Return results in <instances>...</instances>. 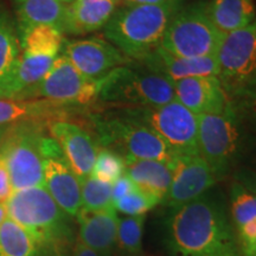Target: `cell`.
<instances>
[{
    "instance_id": "f546056e",
    "label": "cell",
    "mask_w": 256,
    "mask_h": 256,
    "mask_svg": "<svg viewBox=\"0 0 256 256\" xmlns=\"http://www.w3.org/2000/svg\"><path fill=\"white\" fill-rule=\"evenodd\" d=\"M234 230L238 232L246 224L256 220V196L241 184L234 183L230 192Z\"/></svg>"
},
{
    "instance_id": "4dcf8cb0",
    "label": "cell",
    "mask_w": 256,
    "mask_h": 256,
    "mask_svg": "<svg viewBox=\"0 0 256 256\" xmlns=\"http://www.w3.org/2000/svg\"><path fill=\"white\" fill-rule=\"evenodd\" d=\"M126 162L122 156L110 148H102L96 156L92 177L113 184L124 174Z\"/></svg>"
},
{
    "instance_id": "44dd1931",
    "label": "cell",
    "mask_w": 256,
    "mask_h": 256,
    "mask_svg": "<svg viewBox=\"0 0 256 256\" xmlns=\"http://www.w3.org/2000/svg\"><path fill=\"white\" fill-rule=\"evenodd\" d=\"M66 106L54 104L46 100H14L0 98V126L26 122H42L44 120H62Z\"/></svg>"
},
{
    "instance_id": "d590c367",
    "label": "cell",
    "mask_w": 256,
    "mask_h": 256,
    "mask_svg": "<svg viewBox=\"0 0 256 256\" xmlns=\"http://www.w3.org/2000/svg\"><path fill=\"white\" fill-rule=\"evenodd\" d=\"M69 256H106L104 254H101V252L94 250V249L87 247V246L82 244L81 242L76 243L75 246H74L72 252H70Z\"/></svg>"
},
{
    "instance_id": "4316f807",
    "label": "cell",
    "mask_w": 256,
    "mask_h": 256,
    "mask_svg": "<svg viewBox=\"0 0 256 256\" xmlns=\"http://www.w3.org/2000/svg\"><path fill=\"white\" fill-rule=\"evenodd\" d=\"M230 104L246 132L256 133V81L229 94Z\"/></svg>"
},
{
    "instance_id": "60d3db41",
    "label": "cell",
    "mask_w": 256,
    "mask_h": 256,
    "mask_svg": "<svg viewBox=\"0 0 256 256\" xmlns=\"http://www.w3.org/2000/svg\"><path fill=\"white\" fill-rule=\"evenodd\" d=\"M114 2H118V4H121V2H124V0H114Z\"/></svg>"
},
{
    "instance_id": "7c38bea8",
    "label": "cell",
    "mask_w": 256,
    "mask_h": 256,
    "mask_svg": "<svg viewBox=\"0 0 256 256\" xmlns=\"http://www.w3.org/2000/svg\"><path fill=\"white\" fill-rule=\"evenodd\" d=\"M42 152L44 156V186L64 212L76 217L82 209L81 180L70 168L62 150L52 138L44 136Z\"/></svg>"
},
{
    "instance_id": "e575fe53",
    "label": "cell",
    "mask_w": 256,
    "mask_h": 256,
    "mask_svg": "<svg viewBox=\"0 0 256 256\" xmlns=\"http://www.w3.org/2000/svg\"><path fill=\"white\" fill-rule=\"evenodd\" d=\"M235 182L247 188L249 192L256 196V171L250 168L238 170L235 174Z\"/></svg>"
},
{
    "instance_id": "2e32d148",
    "label": "cell",
    "mask_w": 256,
    "mask_h": 256,
    "mask_svg": "<svg viewBox=\"0 0 256 256\" xmlns=\"http://www.w3.org/2000/svg\"><path fill=\"white\" fill-rule=\"evenodd\" d=\"M176 100L196 115L220 114L230 107L228 92L215 76L174 82Z\"/></svg>"
},
{
    "instance_id": "1f68e13d",
    "label": "cell",
    "mask_w": 256,
    "mask_h": 256,
    "mask_svg": "<svg viewBox=\"0 0 256 256\" xmlns=\"http://www.w3.org/2000/svg\"><path fill=\"white\" fill-rule=\"evenodd\" d=\"M162 200L158 197L146 194L139 188L126 194L113 204L114 209L126 216L146 215L150 210L156 208Z\"/></svg>"
},
{
    "instance_id": "ba28073f",
    "label": "cell",
    "mask_w": 256,
    "mask_h": 256,
    "mask_svg": "<svg viewBox=\"0 0 256 256\" xmlns=\"http://www.w3.org/2000/svg\"><path fill=\"white\" fill-rule=\"evenodd\" d=\"M44 136L40 122H19L8 126L0 142V152L8 166L14 190L44 186Z\"/></svg>"
},
{
    "instance_id": "b9f144b4",
    "label": "cell",
    "mask_w": 256,
    "mask_h": 256,
    "mask_svg": "<svg viewBox=\"0 0 256 256\" xmlns=\"http://www.w3.org/2000/svg\"><path fill=\"white\" fill-rule=\"evenodd\" d=\"M122 256H139V255H130V254H128V255H122Z\"/></svg>"
},
{
    "instance_id": "7402d4cb",
    "label": "cell",
    "mask_w": 256,
    "mask_h": 256,
    "mask_svg": "<svg viewBox=\"0 0 256 256\" xmlns=\"http://www.w3.org/2000/svg\"><path fill=\"white\" fill-rule=\"evenodd\" d=\"M208 14L214 25L228 34L256 19L254 0H212L208 4Z\"/></svg>"
},
{
    "instance_id": "d4e9b609",
    "label": "cell",
    "mask_w": 256,
    "mask_h": 256,
    "mask_svg": "<svg viewBox=\"0 0 256 256\" xmlns=\"http://www.w3.org/2000/svg\"><path fill=\"white\" fill-rule=\"evenodd\" d=\"M20 54L17 25L8 11L0 8V92L14 72Z\"/></svg>"
},
{
    "instance_id": "836d02e7",
    "label": "cell",
    "mask_w": 256,
    "mask_h": 256,
    "mask_svg": "<svg viewBox=\"0 0 256 256\" xmlns=\"http://www.w3.org/2000/svg\"><path fill=\"white\" fill-rule=\"evenodd\" d=\"M14 192L5 159L0 152V203L5 204Z\"/></svg>"
},
{
    "instance_id": "7a4b0ae2",
    "label": "cell",
    "mask_w": 256,
    "mask_h": 256,
    "mask_svg": "<svg viewBox=\"0 0 256 256\" xmlns=\"http://www.w3.org/2000/svg\"><path fill=\"white\" fill-rule=\"evenodd\" d=\"M6 216L22 226L36 241L40 256H66L74 242L70 216L46 186L14 190L5 203Z\"/></svg>"
},
{
    "instance_id": "9c48e42d",
    "label": "cell",
    "mask_w": 256,
    "mask_h": 256,
    "mask_svg": "<svg viewBox=\"0 0 256 256\" xmlns=\"http://www.w3.org/2000/svg\"><path fill=\"white\" fill-rule=\"evenodd\" d=\"M121 113L151 128L176 156H198V115L172 100L162 106L120 108Z\"/></svg>"
},
{
    "instance_id": "e0dca14e",
    "label": "cell",
    "mask_w": 256,
    "mask_h": 256,
    "mask_svg": "<svg viewBox=\"0 0 256 256\" xmlns=\"http://www.w3.org/2000/svg\"><path fill=\"white\" fill-rule=\"evenodd\" d=\"M147 68L160 74L172 83L190 78H204L215 76L218 78L220 66L217 56L179 57L159 46L154 52L145 60H140Z\"/></svg>"
},
{
    "instance_id": "f1b7e54d",
    "label": "cell",
    "mask_w": 256,
    "mask_h": 256,
    "mask_svg": "<svg viewBox=\"0 0 256 256\" xmlns=\"http://www.w3.org/2000/svg\"><path fill=\"white\" fill-rule=\"evenodd\" d=\"M146 215L119 217L116 244L130 255H138L142 248V230Z\"/></svg>"
},
{
    "instance_id": "74e56055",
    "label": "cell",
    "mask_w": 256,
    "mask_h": 256,
    "mask_svg": "<svg viewBox=\"0 0 256 256\" xmlns=\"http://www.w3.org/2000/svg\"><path fill=\"white\" fill-rule=\"evenodd\" d=\"M6 218H8V216H6L5 204L0 203V226H2V223L4 222V220H5Z\"/></svg>"
},
{
    "instance_id": "8d00e7d4",
    "label": "cell",
    "mask_w": 256,
    "mask_h": 256,
    "mask_svg": "<svg viewBox=\"0 0 256 256\" xmlns=\"http://www.w3.org/2000/svg\"><path fill=\"white\" fill-rule=\"evenodd\" d=\"M168 0H124L121 5H159Z\"/></svg>"
},
{
    "instance_id": "4fadbf2b",
    "label": "cell",
    "mask_w": 256,
    "mask_h": 256,
    "mask_svg": "<svg viewBox=\"0 0 256 256\" xmlns=\"http://www.w3.org/2000/svg\"><path fill=\"white\" fill-rule=\"evenodd\" d=\"M60 54L80 72L92 80H100L114 69L132 62L102 36L64 40Z\"/></svg>"
},
{
    "instance_id": "30bf717a",
    "label": "cell",
    "mask_w": 256,
    "mask_h": 256,
    "mask_svg": "<svg viewBox=\"0 0 256 256\" xmlns=\"http://www.w3.org/2000/svg\"><path fill=\"white\" fill-rule=\"evenodd\" d=\"M100 80L84 76L60 54L43 80L17 100H46L66 107L88 106L98 101Z\"/></svg>"
},
{
    "instance_id": "3957f363",
    "label": "cell",
    "mask_w": 256,
    "mask_h": 256,
    "mask_svg": "<svg viewBox=\"0 0 256 256\" xmlns=\"http://www.w3.org/2000/svg\"><path fill=\"white\" fill-rule=\"evenodd\" d=\"M182 0L159 5H122L104 28V37L130 60H145L158 49Z\"/></svg>"
},
{
    "instance_id": "603a6c76",
    "label": "cell",
    "mask_w": 256,
    "mask_h": 256,
    "mask_svg": "<svg viewBox=\"0 0 256 256\" xmlns=\"http://www.w3.org/2000/svg\"><path fill=\"white\" fill-rule=\"evenodd\" d=\"M17 28L49 25L62 32L66 5L57 0H14Z\"/></svg>"
},
{
    "instance_id": "cb8c5ba5",
    "label": "cell",
    "mask_w": 256,
    "mask_h": 256,
    "mask_svg": "<svg viewBox=\"0 0 256 256\" xmlns=\"http://www.w3.org/2000/svg\"><path fill=\"white\" fill-rule=\"evenodd\" d=\"M20 50L24 54L58 57L64 43V34L49 25H34L17 28Z\"/></svg>"
},
{
    "instance_id": "d6a6232c",
    "label": "cell",
    "mask_w": 256,
    "mask_h": 256,
    "mask_svg": "<svg viewBox=\"0 0 256 256\" xmlns=\"http://www.w3.org/2000/svg\"><path fill=\"white\" fill-rule=\"evenodd\" d=\"M136 185L133 183L132 179L126 174H124L120 178L112 184V198H113V204L116 200H121V198L126 196V194H130V192L136 190Z\"/></svg>"
},
{
    "instance_id": "ab89813d",
    "label": "cell",
    "mask_w": 256,
    "mask_h": 256,
    "mask_svg": "<svg viewBox=\"0 0 256 256\" xmlns=\"http://www.w3.org/2000/svg\"><path fill=\"white\" fill-rule=\"evenodd\" d=\"M57 2H62V4H64V5H69V4H72L74 0H57Z\"/></svg>"
},
{
    "instance_id": "8992f818",
    "label": "cell",
    "mask_w": 256,
    "mask_h": 256,
    "mask_svg": "<svg viewBox=\"0 0 256 256\" xmlns=\"http://www.w3.org/2000/svg\"><path fill=\"white\" fill-rule=\"evenodd\" d=\"M224 37L211 22L206 2H194L178 10L160 46L179 57L216 56Z\"/></svg>"
},
{
    "instance_id": "9a60e30c",
    "label": "cell",
    "mask_w": 256,
    "mask_h": 256,
    "mask_svg": "<svg viewBox=\"0 0 256 256\" xmlns=\"http://www.w3.org/2000/svg\"><path fill=\"white\" fill-rule=\"evenodd\" d=\"M49 132L80 180L89 177L98 153L94 138L78 124L64 120L49 124Z\"/></svg>"
},
{
    "instance_id": "d6986e66",
    "label": "cell",
    "mask_w": 256,
    "mask_h": 256,
    "mask_svg": "<svg viewBox=\"0 0 256 256\" xmlns=\"http://www.w3.org/2000/svg\"><path fill=\"white\" fill-rule=\"evenodd\" d=\"M116 8L118 2L114 0H74L66 5L62 34L83 36L100 31Z\"/></svg>"
},
{
    "instance_id": "83f0119b",
    "label": "cell",
    "mask_w": 256,
    "mask_h": 256,
    "mask_svg": "<svg viewBox=\"0 0 256 256\" xmlns=\"http://www.w3.org/2000/svg\"><path fill=\"white\" fill-rule=\"evenodd\" d=\"M82 209L86 211H101L113 206L112 183L92 177L81 180Z\"/></svg>"
},
{
    "instance_id": "5b68a950",
    "label": "cell",
    "mask_w": 256,
    "mask_h": 256,
    "mask_svg": "<svg viewBox=\"0 0 256 256\" xmlns=\"http://www.w3.org/2000/svg\"><path fill=\"white\" fill-rule=\"evenodd\" d=\"M98 142L124 159L158 160L174 165L178 156L151 128L119 110L94 120Z\"/></svg>"
},
{
    "instance_id": "ac0fdd59",
    "label": "cell",
    "mask_w": 256,
    "mask_h": 256,
    "mask_svg": "<svg viewBox=\"0 0 256 256\" xmlns=\"http://www.w3.org/2000/svg\"><path fill=\"white\" fill-rule=\"evenodd\" d=\"M78 222V242L106 256H110L116 244L118 216L114 206L101 211L81 209L76 216Z\"/></svg>"
},
{
    "instance_id": "6da1fadb",
    "label": "cell",
    "mask_w": 256,
    "mask_h": 256,
    "mask_svg": "<svg viewBox=\"0 0 256 256\" xmlns=\"http://www.w3.org/2000/svg\"><path fill=\"white\" fill-rule=\"evenodd\" d=\"M165 246L170 256H242L223 206L206 194L172 211Z\"/></svg>"
},
{
    "instance_id": "277c9868",
    "label": "cell",
    "mask_w": 256,
    "mask_h": 256,
    "mask_svg": "<svg viewBox=\"0 0 256 256\" xmlns=\"http://www.w3.org/2000/svg\"><path fill=\"white\" fill-rule=\"evenodd\" d=\"M174 98V83L136 60L102 78L98 96L116 110L162 106Z\"/></svg>"
},
{
    "instance_id": "52a82bcc",
    "label": "cell",
    "mask_w": 256,
    "mask_h": 256,
    "mask_svg": "<svg viewBox=\"0 0 256 256\" xmlns=\"http://www.w3.org/2000/svg\"><path fill=\"white\" fill-rule=\"evenodd\" d=\"M244 133L232 104L223 113L198 115V152L217 179L228 174L238 162Z\"/></svg>"
},
{
    "instance_id": "f35d334b",
    "label": "cell",
    "mask_w": 256,
    "mask_h": 256,
    "mask_svg": "<svg viewBox=\"0 0 256 256\" xmlns=\"http://www.w3.org/2000/svg\"><path fill=\"white\" fill-rule=\"evenodd\" d=\"M8 126H0V142H2V138H4L5 133L8 132Z\"/></svg>"
},
{
    "instance_id": "484cf974",
    "label": "cell",
    "mask_w": 256,
    "mask_h": 256,
    "mask_svg": "<svg viewBox=\"0 0 256 256\" xmlns=\"http://www.w3.org/2000/svg\"><path fill=\"white\" fill-rule=\"evenodd\" d=\"M0 256H40V249L23 226L6 218L0 226Z\"/></svg>"
},
{
    "instance_id": "8fae6325",
    "label": "cell",
    "mask_w": 256,
    "mask_h": 256,
    "mask_svg": "<svg viewBox=\"0 0 256 256\" xmlns=\"http://www.w3.org/2000/svg\"><path fill=\"white\" fill-rule=\"evenodd\" d=\"M216 56L218 78L228 95L256 81V19L226 34Z\"/></svg>"
},
{
    "instance_id": "ffe728a7",
    "label": "cell",
    "mask_w": 256,
    "mask_h": 256,
    "mask_svg": "<svg viewBox=\"0 0 256 256\" xmlns=\"http://www.w3.org/2000/svg\"><path fill=\"white\" fill-rule=\"evenodd\" d=\"M124 174L139 190L164 200L174 178V166L158 160L124 159Z\"/></svg>"
},
{
    "instance_id": "5bb4252c",
    "label": "cell",
    "mask_w": 256,
    "mask_h": 256,
    "mask_svg": "<svg viewBox=\"0 0 256 256\" xmlns=\"http://www.w3.org/2000/svg\"><path fill=\"white\" fill-rule=\"evenodd\" d=\"M218 179L202 156H178L174 166V178L164 200L170 209H177L206 194Z\"/></svg>"
}]
</instances>
